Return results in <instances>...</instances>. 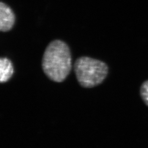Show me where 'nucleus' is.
<instances>
[{"mask_svg": "<svg viewBox=\"0 0 148 148\" xmlns=\"http://www.w3.org/2000/svg\"><path fill=\"white\" fill-rule=\"evenodd\" d=\"M15 22V16L11 8L3 2L0 3V30L10 31Z\"/></svg>", "mask_w": 148, "mask_h": 148, "instance_id": "3", "label": "nucleus"}, {"mask_svg": "<svg viewBox=\"0 0 148 148\" xmlns=\"http://www.w3.org/2000/svg\"><path fill=\"white\" fill-rule=\"evenodd\" d=\"M140 95L144 104L148 106V79L143 82L140 86Z\"/></svg>", "mask_w": 148, "mask_h": 148, "instance_id": "5", "label": "nucleus"}, {"mask_svg": "<svg viewBox=\"0 0 148 148\" xmlns=\"http://www.w3.org/2000/svg\"><path fill=\"white\" fill-rule=\"evenodd\" d=\"M42 67L54 82H62L66 79L71 69V56L67 44L58 40L50 43L43 54Z\"/></svg>", "mask_w": 148, "mask_h": 148, "instance_id": "1", "label": "nucleus"}, {"mask_svg": "<svg viewBox=\"0 0 148 148\" xmlns=\"http://www.w3.org/2000/svg\"><path fill=\"white\" fill-rule=\"evenodd\" d=\"M14 73V69L11 60L7 58L0 59V81L5 82L10 79Z\"/></svg>", "mask_w": 148, "mask_h": 148, "instance_id": "4", "label": "nucleus"}, {"mask_svg": "<svg viewBox=\"0 0 148 148\" xmlns=\"http://www.w3.org/2000/svg\"><path fill=\"white\" fill-rule=\"evenodd\" d=\"M74 71L79 85L85 88H92L104 81L109 69L106 64L102 61L81 57L76 60Z\"/></svg>", "mask_w": 148, "mask_h": 148, "instance_id": "2", "label": "nucleus"}]
</instances>
